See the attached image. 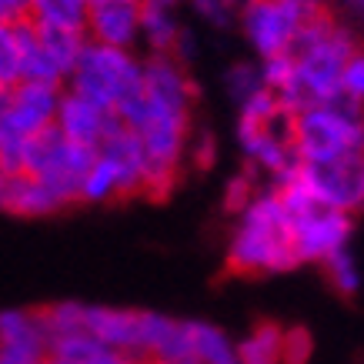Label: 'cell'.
I'll use <instances>...</instances> for the list:
<instances>
[{"mask_svg": "<svg viewBox=\"0 0 364 364\" xmlns=\"http://www.w3.org/2000/svg\"><path fill=\"white\" fill-rule=\"evenodd\" d=\"M354 50H358L354 37L341 23H334L328 11L304 21L294 33V44H291L294 74L287 80V87L277 94V100L294 114L304 107H314V104L338 100L344 64L351 60Z\"/></svg>", "mask_w": 364, "mask_h": 364, "instance_id": "1", "label": "cell"}, {"mask_svg": "<svg viewBox=\"0 0 364 364\" xmlns=\"http://www.w3.org/2000/svg\"><path fill=\"white\" fill-rule=\"evenodd\" d=\"M228 264L237 274H277L298 267L291 247V218L277 191H257L241 208L228 244Z\"/></svg>", "mask_w": 364, "mask_h": 364, "instance_id": "2", "label": "cell"}, {"mask_svg": "<svg viewBox=\"0 0 364 364\" xmlns=\"http://www.w3.org/2000/svg\"><path fill=\"white\" fill-rule=\"evenodd\" d=\"M364 151V107L351 97L304 107L294 117V154L298 161H331Z\"/></svg>", "mask_w": 364, "mask_h": 364, "instance_id": "3", "label": "cell"}, {"mask_svg": "<svg viewBox=\"0 0 364 364\" xmlns=\"http://www.w3.org/2000/svg\"><path fill=\"white\" fill-rule=\"evenodd\" d=\"M67 90L87 97L90 104H97L104 111H117L124 100H131L134 94L144 90L141 60L131 50L87 41L67 77Z\"/></svg>", "mask_w": 364, "mask_h": 364, "instance_id": "4", "label": "cell"}, {"mask_svg": "<svg viewBox=\"0 0 364 364\" xmlns=\"http://www.w3.org/2000/svg\"><path fill=\"white\" fill-rule=\"evenodd\" d=\"M94 157H97L94 147L67 141L50 124L41 134H33L23 147V174L37 177L60 200V208H67V204L80 200V181H84Z\"/></svg>", "mask_w": 364, "mask_h": 364, "instance_id": "5", "label": "cell"}, {"mask_svg": "<svg viewBox=\"0 0 364 364\" xmlns=\"http://www.w3.org/2000/svg\"><path fill=\"white\" fill-rule=\"evenodd\" d=\"M298 181L328 208L341 214L364 210V151L331 161H301Z\"/></svg>", "mask_w": 364, "mask_h": 364, "instance_id": "6", "label": "cell"}, {"mask_svg": "<svg viewBox=\"0 0 364 364\" xmlns=\"http://www.w3.org/2000/svg\"><path fill=\"white\" fill-rule=\"evenodd\" d=\"M291 218V247L298 264L304 261H324L328 254L348 247L351 237V214L328 208V204H314V208L301 210V214H287Z\"/></svg>", "mask_w": 364, "mask_h": 364, "instance_id": "7", "label": "cell"}, {"mask_svg": "<svg viewBox=\"0 0 364 364\" xmlns=\"http://www.w3.org/2000/svg\"><path fill=\"white\" fill-rule=\"evenodd\" d=\"M241 27L257 54L274 57V54H291L301 17L287 7L284 0H251V4L241 7Z\"/></svg>", "mask_w": 364, "mask_h": 364, "instance_id": "8", "label": "cell"}, {"mask_svg": "<svg viewBox=\"0 0 364 364\" xmlns=\"http://www.w3.org/2000/svg\"><path fill=\"white\" fill-rule=\"evenodd\" d=\"M121 124L124 121L114 111H104V107L90 104L87 97H80L74 90H64V94H60L54 127L64 134L67 141L84 144V147H94V151H97L100 141H104L114 127H121Z\"/></svg>", "mask_w": 364, "mask_h": 364, "instance_id": "9", "label": "cell"}, {"mask_svg": "<svg viewBox=\"0 0 364 364\" xmlns=\"http://www.w3.org/2000/svg\"><path fill=\"white\" fill-rule=\"evenodd\" d=\"M141 318H144V311H134V308L87 304V308H84V331L94 334V338H97L100 344H107L111 351L144 361Z\"/></svg>", "mask_w": 364, "mask_h": 364, "instance_id": "10", "label": "cell"}, {"mask_svg": "<svg viewBox=\"0 0 364 364\" xmlns=\"http://www.w3.org/2000/svg\"><path fill=\"white\" fill-rule=\"evenodd\" d=\"M141 77H144V97L167 107V111H184L191 114L194 104V84L184 74L181 60L171 54H151L147 60H141Z\"/></svg>", "mask_w": 364, "mask_h": 364, "instance_id": "11", "label": "cell"}, {"mask_svg": "<svg viewBox=\"0 0 364 364\" xmlns=\"http://www.w3.org/2000/svg\"><path fill=\"white\" fill-rule=\"evenodd\" d=\"M87 41L131 50L141 41V0H97V4H90Z\"/></svg>", "mask_w": 364, "mask_h": 364, "instance_id": "12", "label": "cell"}, {"mask_svg": "<svg viewBox=\"0 0 364 364\" xmlns=\"http://www.w3.org/2000/svg\"><path fill=\"white\" fill-rule=\"evenodd\" d=\"M97 154H104L117 167V177H121V200L124 198H137L144 194V177H147V157H144V144L141 137L121 124L114 127L104 141H100Z\"/></svg>", "mask_w": 364, "mask_h": 364, "instance_id": "13", "label": "cell"}, {"mask_svg": "<svg viewBox=\"0 0 364 364\" xmlns=\"http://www.w3.org/2000/svg\"><path fill=\"white\" fill-rule=\"evenodd\" d=\"M0 210L17 218H44L60 210V200L31 174H7L0 171Z\"/></svg>", "mask_w": 364, "mask_h": 364, "instance_id": "14", "label": "cell"}, {"mask_svg": "<svg viewBox=\"0 0 364 364\" xmlns=\"http://www.w3.org/2000/svg\"><path fill=\"white\" fill-rule=\"evenodd\" d=\"M47 328L41 321V308H7L0 311V348H11L33 358H47Z\"/></svg>", "mask_w": 364, "mask_h": 364, "instance_id": "15", "label": "cell"}, {"mask_svg": "<svg viewBox=\"0 0 364 364\" xmlns=\"http://www.w3.org/2000/svg\"><path fill=\"white\" fill-rule=\"evenodd\" d=\"M181 0H141V37L147 41L151 54H174L181 23H177Z\"/></svg>", "mask_w": 364, "mask_h": 364, "instance_id": "16", "label": "cell"}, {"mask_svg": "<svg viewBox=\"0 0 364 364\" xmlns=\"http://www.w3.org/2000/svg\"><path fill=\"white\" fill-rule=\"evenodd\" d=\"M47 358L67 361V364H114L121 354L111 351L107 344H100L94 334L70 331V334H60V338H50V344H47Z\"/></svg>", "mask_w": 364, "mask_h": 364, "instance_id": "17", "label": "cell"}, {"mask_svg": "<svg viewBox=\"0 0 364 364\" xmlns=\"http://www.w3.org/2000/svg\"><path fill=\"white\" fill-rule=\"evenodd\" d=\"M234 351H237V364H281L284 328H277L274 321H261L234 344Z\"/></svg>", "mask_w": 364, "mask_h": 364, "instance_id": "18", "label": "cell"}, {"mask_svg": "<svg viewBox=\"0 0 364 364\" xmlns=\"http://www.w3.org/2000/svg\"><path fill=\"white\" fill-rule=\"evenodd\" d=\"M37 27V23H33ZM37 41L50 57V64L60 70V77H70V70L77 64L80 50L87 44V31H70V27H37Z\"/></svg>", "mask_w": 364, "mask_h": 364, "instance_id": "19", "label": "cell"}, {"mask_svg": "<svg viewBox=\"0 0 364 364\" xmlns=\"http://www.w3.org/2000/svg\"><path fill=\"white\" fill-rule=\"evenodd\" d=\"M90 0H31L27 21L37 27H70V31H87Z\"/></svg>", "mask_w": 364, "mask_h": 364, "instance_id": "20", "label": "cell"}, {"mask_svg": "<svg viewBox=\"0 0 364 364\" xmlns=\"http://www.w3.org/2000/svg\"><path fill=\"white\" fill-rule=\"evenodd\" d=\"M191 348L200 364H237L234 341L221 328L204 324V321H191Z\"/></svg>", "mask_w": 364, "mask_h": 364, "instance_id": "21", "label": "cell"}, {"mask_svg": "<svg viewBox=\"0 0 364 364\" xmlns=\"http://www.w3.org/2000/svg\"><path fill=\"white\" fill-rule=\"evenodd\" d=\"M80 200H87V204L121 200V177H117V167H114L104 154H97L90 161L87 174L80 181Z\"/></svg>", "mask_w": 364, "mask_h": 364, "instance_id": "22", "label": "cell"}, {"mask_svg": "<svg viewBox=\"0 0 364 364\" xmlns=\"http://www.w3.org/2000/svg\"><path fill=\"white\" fill-rule=\"evenodd\" d=\"M84 308L87 304H80V301H57V304L41 308V321H44V328H47V338L84 331Z\"/></svg>", "mask_w": 364, "mask_h": 364, "instance_id": "23", "label": "cell"}, {"mask_svg": "<svg viewBox=\"0 0 364 364\" xmlns=\"http://www.w3.org/2000/svg\"><path fill=\"white\" fill-rule=\"evenodd\" d=\"M321 267H324V274H328V281L334 284V291H338V294H348V298H351L354 291L361 287V271H358V264H354V254L348 251V247L328 254V257L321 261Z\"/></svg>", "mask_w": 364, "mask_h": 364, "instance_id": "24", "label": "cell"}, {"mask_svg": "<svg viewBox=\"0 0 364 364\" xmlns=\"http://www.w3.org/2000/svg\"><path fill=\"white\" fill-rule=\"evenodd\" d=\"M224 84H228V94H231L234 104H244V100L251 97V94L264 90V77H261V67H257V64H247V60L234 64L231 70H228Z\"/></svg>", "mask_w": 364, "mask_h": 364, "instance_id": "25", "label": "cell"}, {"mask_svg": "<svg viewBox=\"0 0 364 364\" xmlns=\"http://www.w3.org/2000/svg\"><path fill=\"white\" fill-rule=\"evenodd\" d=\"M0 84H4V87L21 84V60H17L14 23H4V21H0Z\"/></svg>", "mask_w": 364, "mask_h": 364, "instance_id": "26", "label": "cell"}, {"mask_svg": "<svg viewBox=\"0 0 364 364\" xmlns=\"http://www.w3.org/2000/svg\"><path fill=\"white\" fill-rule=\"evenodd\" d=\"M294 74V57L291 54H274V57H261V77H264V87L281 94L287 87V80Z\"/></svg>", "mask_w": 364, "mask_h": 364, "instance_id": "27", "label": "cell"}, {"mask_svg": "<svg viewBox=\"0 0 364 364\" xmlns=\"http://www.w3.org/2000/svg\"><path fill=\"white\" fill-rule=\"evenodd\" d=\"M341 94L351 97L354 104L364 107V50L358 47L351 54V60L344 64V74H341Z\"/></svg>", "mask_w": 364, "mask_h": 364, "instance_id": "28", "label": "cell"}, {"mask_svg": "<svg viewBox=\"0 0 364 364\" xmlns=\"http://www.w3.org/2000/svg\"><path fill=\"white\" fill-rule=\"evenodd\" d=\"M191 7L208 23H214V27H228V23L234 21V14H237L228 0H191Z\"/></svg>", "mask_w": 364, "mask_h": 364, "instance_id": "29", "label": "cell"}, {"mask_svg": "<svg viewBox=\"0 0 364 364\" xmlns=\"http://www.w3.org/2000/svg\"><path fill=\"white\" fill-rule=\"evenodd\" d=\"M308 358H311L308 331H284V358H281V364H308Z\"/></svg>", "mask_w": 364, "mask_h": 364, "instance_id": "30", "label": "cell"}, {"mask_svg": "<svg viewBox=\"0 0 364 364\" xmlns=\"http://www.w3.org/2000/svg\"><path fill=\"white\" fill-rule=\"evenodd\" d=\"M188 154L194 157V164L198 167H210L214 164V137L200 131L194 141H188Z\"/></svg>", "mask_w": 364, "mask_h": 364, "instance_id": "31", "label": "cell"}, {"mask_svg": "<svg viewBox=\"0 0 364 364\" xmlns=\"http://www.w3.org/2000/svg\"><path fill=\"white\" fill-rule=\"evenodd\" d=\"M27 14H31V0H0V21L4 23L27 21Z\"/></svg>", "mask_w": 364, "mask_h": 364, "instance_id": "32", "label": "cell"}, {"mask_svg": "<svg viewBox=\"0 0 364 364\" xmlns=\"http://www.w3.org/2000/svg\"><path fill=\"white\" fill-rule=\"evenodd\" d=\"M47 358H33V354H21L11 348H0V364H44Z\"/></svg>", "mask_w": 364, "mask_h": 364, "instance_id": "33", "label": "cell"}, {"mask_svg": "<svg viewBox=\"0 0 364 364\" xmlns=\"http://www.w3.org/2000/svg\"><path fill=\"white\" fill-rule=\"evenodd\" d=\"M7 104H11V87H4V84H0V114L7 111Z\"/></svg>", "mask_w": 364, "mask_h": 364, "instance_id": "34", "label": "cell"}, {"mask_svg": "<svg viewBox=\"0 0 364 364\" xmlns=\"http://www.w3.org/2000/svg\"><path fill=\"white\" fill-rule=\"evenodd\" d=\"M114 364H144V361H137V358H127V354H121Z\"/></svg>", "mask_w": 364, "mask_h": 364, "instance_id": "35", "label": "cell"}, {"mask_svg": "<svg viewBox=\"0 0 364 364\" xmlns=\"http://www.w3.org/2000/svg\"><path fill=\"white\" fill-rule=\"evenodd\" d=\"M351 4H354V7H358V11L364 14V0H351Z\"/></svg>", "mask_w": 364, "mask_h": 364, "instance_id": "36", "label": "cell"}, {"mask_svg": "<svg viewBox=\"0 0 364 364\" xmlns=\"http://www.w3.org/2000/svg\"><path fill=\"white\" fill-rule=\"evenodd\" d=\"M44 364H67V361H54V358H47V361Z\"/></svg>", "mask_w": 364, "mask_h": 364, "instance_id": "37", "label": "cell"}, {"mask_svg": "<svg viewBox=\"0 0 364 364\" xmlns=\"http://www.w3.org/2000/svg\"><path fill=\"white\" fill-rule=\"evenodd\" d=\"M90 4H97V0H90Z\"/></svg>", "mask_w": 364, "mask_h": 364, "instance_id": "38", "label": "cell"}]
</instances>
